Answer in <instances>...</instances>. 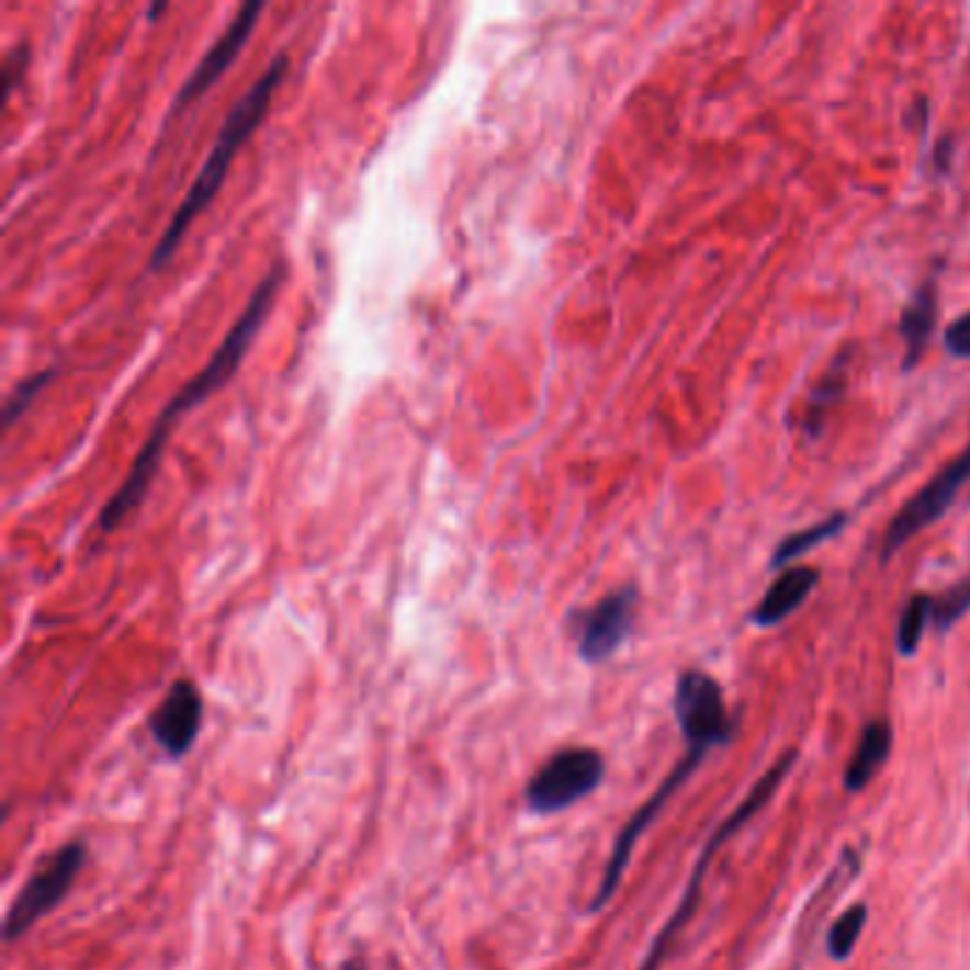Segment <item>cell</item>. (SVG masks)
I'll return each instance as SVG.
<instances>
[{
  "label": "cell",
  "instance_id": "cell-1",
  "mask_svg": "<svg viewBox=\"0 0 970 970\" xmlns=\"http://www.w3.org/2000/svg\"><path fill=\"white\" fill-rule=\"evenodd\" d=\"M280 282H282V268L268 271L266 280L259 282V287L253 291L251 302L245 305L243 316L234 322L230 334L225 336L223 345L217 348V353H214L211 362L205 364V371L196 373V376L177 393L174 402L160 413V419H157L151 436H148L146 448L140 450L137 461H134L132 470H128L126 482L120 484L117 493L109 498V504H105L103 512H100V530L103 532L114 530V527H117V523L143 501L146 489L151 487V478L154 473H157V464H160V453L162 448H166L168 433H171L174 421L180 419L182 413H189L196 402H203L205 396H211V393L217 391L219 384L230 376V373L237 371L239 359L245 357V350L251 348L253 336H257V330L262 328V322H266L268 311H271Z\"/></svg>",
  "mask_w": 970,
  "mask_h": 970
},
{
  "label": "cell",
  "instance_id": "cell-2",
  "mask_svg": "<svg viewBox=\"0 0 970 970\" xmlns=\"http://www.w3.org/2000/svg\"><path fill=\"white\" fill-rule=\"evenodd\" d=\"M285 69H287V57L285 55L277 57V60H273V64L266 69V75L259 77L257 83H253V89L245 91V98L239 100L234 109H230L223 132H219L217 143H214V148H211L208 160H205V166L200 168L196 180L191 182L189 194H185V200H182V205L177 208L174 217H171L168 228L162 230L160 243H157V248H154L151 266H148L151 271H157V268L166 266L168 259H171V253L177 251V245H180L182 234H185V230H189V225L194 223L196 214H200V211H203L205 205L214 200V194H217L219 185H223V180H225V171H228L230 160H234V154L239 151V146H243V143L251 137L253 128H257L259 123H262V117H266L268 103L273 100V91H277V86L282 83Z\"/></svg>",
  "mask_w": 970,
  "mask_h": 970
},
{
  "label": "cell",
  "instance_id": "cell-3",
  "mask_svg": "<svg viewBox=\"0 0 970 970\" xmlns=\"http://www.w3.org/2000/svg\"><path fill=\"white\" fill-rule=\"evenodd\" d=\"M86 862H89V848H86L83 839H71V843L60 845L55 854L43 859L37 871L21 888V894L14 896L12 907H9L7 922H3L7 945L18 943L23 934L35 928L43 916H49L66 900Z\"/></svg>",
  "mask_w": 970,
  "mask_h": 970
},
{
  "label": "cell",
  "instance_id": "cell-4",
  "mask_svg": "<svg viewBox=\"0 0 970 970\" xmlns=\"http://www.w3.org/2000/svg\"><path fill=\"white\" fill-rule=\"evenodd\" d=\"M607 775V763L598 748H561L538 768L523 789V803L532 814H559L593 794Z\"/></svg>",
  "mask_w": 970,
  "mask_h": 970
},
{
  "label": "cell",
  "instance_id": "cell-5",
  "mask_svg": "<svg viewBox=\"0 0 970 970\" xmlns=\"http://www.w3.org/2000/svg\"><path fill=\"white\" fill-rule=\"evenodd\" d=\"M794 757H797V754L789 752V754H786V757H782V760H777V766L768 768L766 777H763V780H757V786H754V789L748 791V797H746V800H743L741 805H737V811H734L732 817H729L726 823L720 825L718 834H714V837L709 839V845H706L703 854H700V859H698V868L691 871V880H689V888H686L684 902H680V907H677V914L672 916L669 925H666V928H664V934H661L655 939V948H652V954H650V957H646V962H643L641 970H655L657 962H661V959L666 957V950H669V945L675 943V936L680 934V930H684V925H686V922H689L691 911H695V905H698V891H700V882H703V873H706V866H709V859L714 857V851H718L720 845H723L729 837H732L734 831H741L743 825H746L748 820H752L754 814H757V811H760L763 805H766L768 800L775 797V791H777V786H780V782H782V777H786L791 771V763H794Z\"/></svg>",
  "mask_w": 970,
  "mask_h": 970
},
{
  "label": "cell",
  "instance_id": "cell-6",
  "mask_svg": "<svg viewBox=\"0 0 970 970\" xmlns=\"http://www.w3.org/2000/svg\"><path fill=\"white\" fill-rule=\"evenodd\" d=\"M968 482H970V444L962 450L959 459H954L948 467L939 470V473H936L934 478H930V482L925 484V487H922L900 512H896V518L891 521V527H888L886 532V541H882V559L886 561L891 559V555H894L896 550H902L916 532L928 530L936 518H943L950 504L957 501L959 489H962Z\"/></svg>",
  "mask_w": 970,
  "mask_h": 970
},
{
  "label": "cell",
  "instance_id": "cell-7",
  "mask_svg": "<svg viewBox=\"0 0 970 970\" xmlns=\"http://www.w3.org/2000/svg\"><path fill=\"white\" fill-rule=\"evenodd\" d=\"M703 754H706L703 748L689 746L686 757L680 763H677L675 771H672V775L664 780V786H661V789H657L655 794H652L650 800H646V803H643L641 809H638L635 814H632V820H629V823L623 825V831H621V834H618V839H614V845H612V854H609V859H607V868H604V877H600L598 891H595L593 902H589V911H600V907H604L609 900H612L614 891H618V886H621L623 871H627L629 857H632V848H635V843H638V839H641L643 831L650 828L652 820H655L657 814H661V809H664V805L669 803V797L675 794V791L680 789V786H684L686 780H689L691 771H695V768L700 766V760H703Z\"/></svg>",
  "mask_w": 970,
  "mask_h": 970
},
{
  "label": "cell",
  "instance_id": "cell-8",
  "mask_svg": "<svg viewBox=\"0 0 970 970\" xmlns=\"http://www.w3.org/2000/svg\"><path fill=\"white\" fill-rule=\"evenodd\" d=\"M675 714L689 746L703 748V752L726 743L729 732H732L723 689L706 672L691 669L680 675L675 689Z\"/></svg>",
  "mask_w": 970,
  "mask_h": 970
},
{
  "label": "cell",
  "instance_id": "cell-9",
  "mask_svg": "<svg viewBox=\"0 0 970 970\" xmlns=\"http://www.w3.org/2000/svg\"><path fill=\"white\" fill-rule=\"evenodd\" d=\"M203 729V695L194 686V680L180 677L166 691V698L148 718V732L151 741L171 757L180 760L191 752V746L200 737Z\"/></svg>",
  "mask_w": 970,
  "mask_h": 970
},
{
  "label": "cell",
  "instance_id": "cell-10",
  "mask_svg": "<svg viewBox=\"0 0 970 970\" xmlns=\"http://www.w3.org/2000/svg\"><path fill=\"white\" fill-rule=\"evenodd\" d=\"M635 621V589H618V593L600 598L593 609L580 614L575 623V641L578 655L587 664H604L614 652L621 650Z\"/></svg>",
  "mask_w": 970,
  "mask_h": 970
},
{
  "label": "cell",
  "instance_id": "cell-11",
  "mask_svg": "<svg viewBox=\"0 0 970 970\" xmlns=\"http://www.w3.org/2000/svg\"><path fill=\"white\" fill-rule=\"evenodd\" d=\"M262 9H266L262 3H245V7L239 9L237 18H234V21L228 23V29H225L223 35H219V41L211 46L208 55H205L203 60L196 64V69L191 71L189 80L182 83L180 94H177L174 112L180 109V105H189L191 100L200 98V94H203L211 83H217L219 77H223V71L228 69L234 60H237L239 49H243L245 41H248V35H251L253 26H257Z\"/></svg>",
  "mask_w": 970,
  "mask_h": 970
},
{
  "label": "cell",
  "instance_id": "cell-12",
  "mask_svg": "<svg viewBox=\"0 0 970 970\" xmlns=\"http://www.w3.org/2000/svg\"><path fill=\"white\" fill-rule=\"evenodd\" d=\"M817 580L820 573L811 569V566H791V569H786L768 587V593L763 595V600L754 609V623L757 627H777L780 621H786L791 612L803 607L805 598L817 587Z\"/></svg>",
  "mask_w": 970,
  "mask_h": 970
},
{
  "label": "cell",
  "instance_id": "cell-13",
  "mask_svg": "<svg viewBox=\"0 0 970 970\" xmlns=\"http://www.w3.org/2000/svg\"><path fill=\"white\" fill-rule=\"evenodd\" d=\"M936 280H928L914 294V300L907 302V307L902 311L900 319V334L905 339V368L911 371L916 364V359L922 357V350L928 345L930 334H934L936 325Z\"/></svg>",
  "mask_w": 970,
  "mask_h": 970
},
{
  "label": "cell",
  "instance_id": "cell-14",
  "mask_svg": "<svg viewBox=\"0 0 970 970\" xmlns=\"http://www.w3.org/2000/svg\"><path fill=\"white\" fill-rule=\"evenodd\" d=\"M891 741H894V732L888 726L886 720H871L862 732L857 743V752H854L851 763L845 768V789L859 791L866 789L871 777L877 775L886 763L888 752H891Z\"/></svg>",
  "mask_w": 970,
  "mask_h": 970
},
{
  "label": "cell",
  "instance_id": "cell-15",
  "mask_svg": "<svg viewBox=\"0 0 970 970\" xmlns=\"http://www.w3.org/2000/svg\"><path fill=\"white\" fill-rule=\"evenodd\" d=\"M845 521H848V516H845V512H837V516H828L825 521L811 523V527L794 532V535L782 538L780 546H777L775 552V559H771V566L782 569V566L791 564L794 559H800V555H805L809 550H814V546H820L823 541L837 535V532L845 527Z\"/></svg>",
  "mask_w": 970,
  "mask_h": 970
},
{
  "label": "cell",
  "instance_id": "cell-16",
  "mask_svg": "<svg viewBox=\"0 0 970 970\" xmlns=\"http://www.w3.org/2000/svg\"><path fill=\"white\" fill-rule=\"evenodd\" d=\"M845 384H848V364H845V353H843V357L825 371V376L820 379V384L814 387V393H811L809 410H805L811 433H820V427H823L825 421V413H828V407L843 396Z\"/></svg>",
  "mask_w": 970,
  "mask_h": 970
},
{
  "label": "cell",
  "instance_id": "cell-17",
  "mask_svg": "<svg viewBox=\"0 0 970 970\" xmlns=\"http://www.w3.org/2000/svg\"><path fill=\"white\" fill-rule=\"evenodd\" d=\"M928 621H934V598L930 595H914L902 609L900 627H896V650L902 655L911 657L920 650Z\"/></svg>",
  "mask_w": 970,
  "mask_h": 970
},
{
  "label": "cell",
  "instance_id": "cell-18",
  "mask_svg": "<svg viewBox=\"0 0 970 970\" xmlns=\"http://www.w3.org/2000/svg\"><path fill=\"white\" fill-rule=\"evenodd\" d=\"M866 916H868V907L866 905H854L848 907L843 916H839L828 930V954L831 959H837V962H845V959L851 957L854 948H857L859 936H862V928H866Z\"/></svg>",
  "mask_w": 970,
  "mask_h": 970
},
{
  "label": "cell",
  "instance_id": "cell-19",
  "mask_svg": "<svg viewBox=\"0 0 970 970\" xmlns=\"http://www.w3.org/2000/svg\"><path fill=\"white\" fill-rule=\"evenodd\" d=\"M968 609H970V580H965L959 587L948 589L943 598L934 600V627L950 629L962 614H968Z\"/></svg>",
  "mask_w": 970,
  "mask_h": 970
},
{
  "label": "cell",
  "instance_id": "cell-20",
  "mask_svg": "<svg viewBox=\"0 0 970 970\" xmlns=\"http://www.w3.org/2000/svg\"><path fill=\"white\" fill-rule=\"evenodd\" d=\"M49 379H52V371H43V373H37V376L29 379V382L18 384V391L12 393V398L7 402V413H3V416H7V427L14 425V419H18V416H21L29 405H32V398L43 391V384L49 382Z\"/></svg>",
  "mask_w": 970,
  "mask_h": 970
},
{
  "label": "cell",
  "instance_id": "cell-21",
  "mask_svg": "<svg viewBox=\"0 0 970 970\" xmlns=\"http://www.w3.org/2000/svg\"><path fill=\"white\" fill-rule=\"evenodd\" d=\"M945 348L950 357L970 359V314H962L957 322H950L945 330Z\"/></svg>",
  "mask_w": 970,
  "mask_h": 970
},
{
  "label": "cell",
  "instance_id": "cell-22",
  "mask_svg": "<svg viewBox=\"0 0 970 970\" xmlns=\"http://www.w3.org/2000/svg\"><path fill=\"white\" fill-rule=\"evenodd\" d=\"M342 970H371V968H368L362 959H348V962L342 965Z\"/></svg>",
  "mask_w": 970,
  "mask_h": 970
}]
</instances>
